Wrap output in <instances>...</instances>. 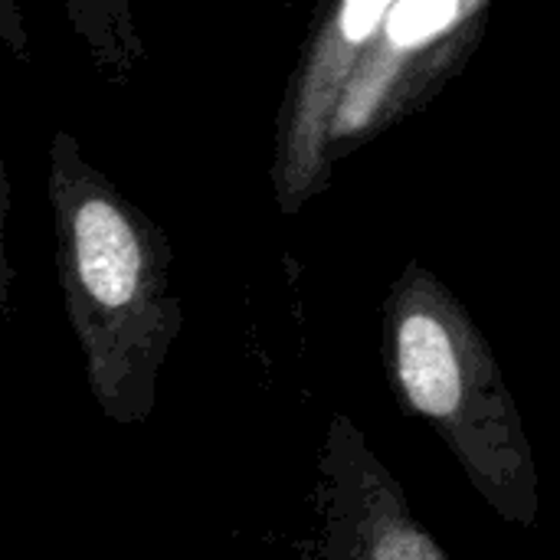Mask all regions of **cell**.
Segmentation results:
<instances>
[{
	"label": "cell",
	"instance_id": "277c9868",
	"mask_svg": "<svg viewBox=\"0 0 560 560\" xmlns=\"http://www.w3.org/2000/svg\"><path fill=\"white\" fill-rule=\"evenodd\" d=\"M394 0H322L305 56L292 75L276 135L272 194L282 213H299L331 177L328 135L351 72Z\"/></svg>",
	"mask_w": 560,
	"mask_h": 560
},
{
	"label": "cell",
	"instance_id": "6da1fadb",
	"mask_svg": "<svg viewBox=\"0 0 560 560\" xmlns=\"http://www.w3.org/2000/svg\"><path fill=\"white\" fill-rule=\"evenodd\" d=\"M49 203L62 308L89 390L112 423L141 427L184 328L171 240L62 128L49 144Z\"/></svg>",
	"mask_w": 560,
	"mask_h": 560
},
{
	"label": "cell",
	"instance_id": "52a82bcc",
	"mask_svg": "<svg viewBox=\"0 0 560 560\" xmlns=\"http://www.w3.org/2000/svg\"><path fill=\"white\" fill-rule=\"evenodd\" d=\"M10 174L7 164L0 158V312L13 315V262H10V249H7V223H10Z\"/></svg>",
	"mask_w": 560,
	"mask_h": 560
},
{
	"label": "cell",
	"instance_id": "3957f363",
	"mask_svg": "<svg viewBox=\"0 0 560 560\" xmlns=\"http://www.w3.org/2000/svg\"><path fill=\"white\" fill-rule=\"evenodd\" d=\"M489 0H394L361 52L338 102L328 151L331 164L358 138L381 131L427 98L482 33Z\"/></svg>",
	"mask_w": 560,
	"mask_h": 560
},
{
	"label": "cell",
	"instance_id": "8992f818",
	"mask_svg": "<svg viewBox=\"0 0 560 560\" xmlns=\"http://www.w3.org/2000/svg\"><path fill=\"white\" fill-rule=\"evenodd\" d=\"M66 23L108 82H128L148 59L131 0H59Z\"/></svg>",
	"mask_w": 560,
	"mask_h": 560
},
{
	"label": "cell",
	"instance_id": "7a4b0ae2",
	"mask_svg": "<svg viewBox=\"0 0 560 560\" xmlns=\"http://www.w3.org/2000/svg\"><path fill=\"white\" fill-rule=\"evenodd\" d=\"M381 358L400 410L436 430L499 518L532 532L541 472L518 404L459 295L417 259L384 299Z\"/></svg>",
	"mask_w": 560,
	"mask_h": 560
},
{
	"label": "cell",
	"instance_id": "5b68a950",
	"mask_svg": "<svg viewBox=\"0 0 560 560\" xmlns=\"http://www.w3.org/2000/svg\"><path fill=\"white\" fill-rule=\"evenodd\" d=\"M315 499L322 528L308 560H453L345 413H335L325 430Z\"/></svg>",
	"mask_w": 560,
	"mask_h": 560
},
{
	"label": "cell",
	"instance_id": "ba28073f",
	"mask_svg": "<svg viewBox=\"0 0 560 560\" xmlns=\"http://www.w3.org/2000/svg\"><path fill=\"white\" fill-rule=\"evenodd\" d=\"M0 43L20 62L30 59V33H26V20H23V10H20V0H0Z\"/></svg>",
	"mask_w": 560,
	"mask_h": 560
}]
</instances>
